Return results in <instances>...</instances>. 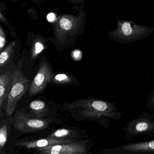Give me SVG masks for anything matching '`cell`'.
Here are the masks:
<instances>
[{"instance_id":"cell-1","label":"cell","mask_w":154,"mask_h":154,"mask_svg":"<svg viewBox=\"0 0 154 154\" xmlns=\"http://www.w3.org/2000/svg\"><path fill=\"white\" fill-rule=\"evenodd\" d=\"M67 110L79 121L96 122L108 128L114 121L120 120L124 114L116 106V103L95 98H82L69 104Z\"/></svg>"},{"instance_id":"cell-2","label":"cell","mask_w":154,"mask_h":154,"mask_svg":"<svg viewBox=\"0 0 154 154\" xmlns=\"http://www.w3.org/2000/svg\"><path fill=\"white\" fill-rule=\"evenodd\" d=\"M78 13L63 14L58 15L53 23V38L60 43L73 39L83 32L86 23L87 16L84 5H76L72 7Z\"/></svg>"},{"instance_id":"cell-3","label":"cell","mask_w":154,"mask_h":154,"mask_svg":"<svg viewBox=\"0 0 154 154\" xmlns=\"http://www.w3.org/2000/svg\"><path fill=\"white\" fill-rule=\"evenodd\" d=\"M117 28L107 34L109 38L122 44H129L146 38L154 32V28L137 24L134 21L118 19Z\"/></svg>"},{"instance_id":"cell-4","label":"cell","mask_w":154,"mask_h":154,"mask_svg":"<svg viewBox=\"0 0 154 154\" xmlns=\"http://www.w3.org/2000/svg\"><path fill=\"white\" fill-rule=\"evenodd\" d=\"M124 139L130 140L139 136H154V113L143 112L128 121L123 128Z\"/></svg>"},{"instance_id":"cell-5","label":"cell","mask_w":154,"mask_h":154,"mask_svg":"<svg viewBox=\"0 0 154 154\" xmlns=\"http://www.w3.org/2000/svg\"><path fill=\"white\" fill-rule=\"evenodd\" d=\"M51 121V119L36 118L22 109L16 111L12 119L11 125L20 133L27 134L44 130L49 126Z\"/></svg>"},{"instance_id":"cell-6","label":"cell","mask_w":154,"mask_h":154,"mask_svg":"<svg viewBox=\"0 0 154 154\" xmlns=\"http://www.w3.org/2000/svg\"><path fill=\"white\" fill-rule=\"evenodd\" d=\"M13 74L11 88L7 98L6 109L7 117L12 116L18 102L30 88L31 84L30 80L18 69L14 71Z\"/></svg>"},{"instance_id":"cell-7","label":"cell","mask_w":154,"mask_h":154,"mask_svg":"<svg viewBox=\"0 0 154 154\" xmlns=\"http://www.w3.org/2000/svg\"><path fill=\"white\" fill-rule=\"evenodd\" d=\"M95 145L91 139H85L70 143L38 148L36 151L49 154H88Z\"/></svg>"},{"instance_id":"cell-8","label":"cell","mask_w":154,"mask_h":154,"mask_svg":"<svg viewBox=\"0 0 154 154\" xmlns=\"http://www.w3.org/2000/svg\"><path fill=\"white\" fill-rule=\"evenodd\" d=\"M150 140L100 149L94 154H137L154 153V136Z\"/></svg>"},{"instance_id":"cell-9","label":"cell","mask_w":154,"mask_h":154,"mask_svg":"<svg viewBox=\"0 0 154 154\" xmlns=\"http://www.w3.org/2000/svg\"><path fill=\"white\" fill-rule=\"evenodd\" d=\"M53 74L47 62H43L31 82L29 95L33 96L42 91L53 78Z\"/></svg>"},{"instance_id":"cell-10","label":"cell","mask_w":154,"mask_h":154,"mask_svg":"<svg viewBox=\"0 0 154 154\" xmlns=\"http://www.w3.org/2000/svg\"><path fill=\"white\" fill-rule=\"evenodd\" d=\"M78 140H69V139H55L46 138L38 140H21L15 143V146L24 149H38L48 147L52 146L63 144L77 142Z\"/></svg>"},{"instance_id":"cell-11","label":"cell","mask_w":154,"mask_h":154,"mask_svg":"<svg viewBox=\"0 0 154 154\" xmlns=\"http://www.w3.org/2000/svg\"><path fill=\"white\" fill-rule=\"evenodd\" d=\"M88 137V135L86 131L77 127H73L57 129L49 135L46 138L80 141Z\"/></svg>"},{"instance_id":"cell-12","label":"cell","mask_w":154,"mask_h":154,"mask_svg":"<svg viewBox=\"0 0 154 154\" xmlns=\"http://www.w3.org/2000/svg\"><path fill=\"white\" fill-rule=\"evenodd\" d=\"M13 74L9 71L5 72L0 76V109L2 117V107L5 100L8 98L12 84Z\"/></svg>"},{"instance_id":"cell-13","label":"cell","mask_w":154,"mask_h":154,"mask_svg":"<svg viewBox=\"0 0 154 154\" xmlns=\"http://www.w3.org/2000/svg\"><path fill=\"white\" fill-rule=\"evenodd\" d=\"M13 116L8 117L1 120L0 123V154H4L5 145L10 135Z\"/></svg>"},{"instance_id":"cell-14","label":"cell","mask_w":154,"mask_h":154,"mask_svg":"<svg viewBox=\"0 0 154 154\" xmlns=\"http://www.w3.org/2000/svg\"><path fill=\"white\" fill-rule=\"evenodd\" d=\"M30 114L34 117L42 119L47 115L48 106L44 101L35 100L30 105Z\"/></svg>"},{"instance_id":"cell-15","label":"cell","mask_w":154,"mask_h":154,"mask_svg":"<svg viewBox=\"0 0 154 154\" xmlns=\"http://www.w3.org/2000/svg\"><path fill=\"white\" fill-rule=\"evenodd\" d=\"M15 46V42H12L1 52L0 55V67L1 69L11 60Z\"/></svg>"},{"instance_id":"cell-16","label":"cell","mask_w":154,"mask_h":154,"mask_svg":"<svg viewBox=\"0 0 154 154\" xmlns=\"http://www.w3.org/2000/svg\"><path fill=\"white\" fill-rule=\"evenodd\" d=\"M5 10V5L1 2V5H0V22L1 23H2L8 27L10 33L13 37H16V34L15 32V30H14V28L9 22L7 18L5 17V14H4V11Z\"/></svg>"},{"instance_id":"cell-17","label":"cell","mask_w":154,"mask_h":154,"mask_svg":"<svg viewBox=\"0 0 154 154\" xmlns=\"http://www.w3.org/2000/svg\"><path fill=\"white\" fill-rule=\"evenodd\" d=\"M54 83L56 84H69L73 82L72 77L66 74H59L53 77L52 80Z\"/></svg>"},{"instance_id":"cell-18","label":"cell","mask_w":154,"mask_h":154,"mask_svg":"<svg viewBox=\"0 0 154 154\" xmlns=\"http://www.w3.org/2000/svg\"><path fill=\"white\" fill-rule=\"evenodd\" d=\"M44 49V46L43 44L42 43L40 40L39 39H37L36 41L35 42L34 45H33V50L32 51V56L33 57H35L37 55H39L42 50Z\"/></svg>"},{"instance_id":"cell-19","label":"cell","mask_w":154,"mask_h":154,"mask_svg":"<svg viewBox=\"0 0 154 154\" xmlns=\"http://www.w3.org/2000/svg\"><path fill=\"white\" fill-rule=\"evenodd\" d=\"M6 36L5 31L0 24V51L2 52L6 44Z\"/></svg>"},{"instance_id":"cell-20","label":"cell","mask_w":154,"mask_h":154,"mask_svg":"<svg viewBox=\"0 0 154 154\" xmlns=\"http://www.w3.org/2000/svg\"><path fill=\"white\" fill-rule=\"evenodd\" d=\"M146 106L150 109H154V88L148 95L146 100Z\"/></svg>"},{"instance_id":"cell-21","label":"cell","mask_w":154,"mask_h":154,"mask_svg":"<svg viewBox=\"0 0 154 154\" xmlns=\"http://www.w3.org/2000/svg\"><path fill=\"white\" fill-rule=\"evenodd\" d=\"M71 57L76 60H80L82 57V53L79 50H75L71 53Z\"/></svg>"},{"instance_id":"cell-22","label":"cell","mask_w":154,"mask_h":154,"mask_svg":"<svg viewBox=\"0 0 154 154\" xmlns=\"http://www.w3.org/2000/svg\"><path fill=\"white\" fill-rule=\"evenodd\" d=\"M28 15L32 20H36L38 19V15L36 10L33 8H31L28 10Z\"/></svg>"},{"instance_id":"cell-23","label":"cell","mask_w":154,"mask_h":154,"mask_svg":"<svg viewBox=\"0 0 154 154\" xmlns=\"http://www.w3.org/2000/svg\"><path fill=\"white\" fill-rule=\"evenodd\" d=\"M85 0H67L71 4L80 5H84Z\"/></svg>"},{"instance_id":"cell-24","label":"cell","mask_w":154,"mask_h":154,"mask_svg":"<svg viewBox=\"0 0 154 154\" xmlns=\"http://www.w3.org/2000/svg\"><path fill=\"white\" fill-rule=\"evenodd\" d=\"M32 2L36 4L38 7H39L42 4L44 3L45 2L49 0H30Z\"/></svg>"},{"instance_id":"cell-25","label":"cell","mask_w":154,"mask_h":154,"mask_svg":"<svg viewBox=\"0 0 154 154\" xmlns=\"http://www.w3.org/2000/svg\"><path fill=\"white\" fill-rule=\"evenodd\" d=\"M49 15L50 16L51 18H48V20L49 22H54L56 19V18H55V15L51 13L49 14Z\"/></svg>"},{"instance_id":"cell-26","label":"cell","mask_w":154,"mask_h":154,"mask_svg":"<svg viewBox=\"0 0 154 154\" xmlns=\"http://www.w3.org/2000/svg\"><path fill=\"white\" fill-rule=\"evenodd\" d=\"M36 151V154H49L48 153H46L42 152H38V151Z\"/></svg>"},{"instance_id":"cell-27","label":"cell","mask_w":154,"mask_h":154,"mask_svg":"<svg viewBox=\"0 0 154 154\" xmlns=\"http://www.w3.org/2000/svg\"><path fill=\"white\" fill-rule=\"evenodd\" d=\"M8 1H11V2H18V0H8Z\"/></svg>"},{"instance_id":"cell-28","label":"cell","mask_w":154,"mask_h":154,"mask_svg":"<svg viewBox=\"0 0 154 154\" xmlns=\"http://www.w3.org/2000/svg\"><path fill=\"white\" fill-rule=\"evenodd\" d=\"M137 154H154V153H141Z\"/></svg>"}]
</instances>
